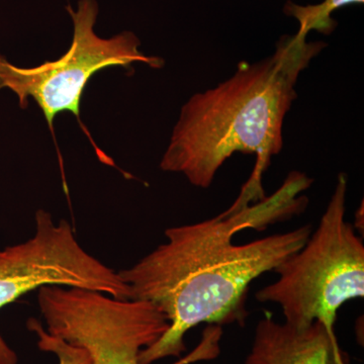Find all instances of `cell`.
I'll return each instance as SVG.
<instances>
[{"mask_svg": "<svg viewBox=\"0 0 364 364\" xmlns=\"http://www.w3.org/2000/svg\"><path fill=\"white\" fill-rule=\"evenodd\" d=\"M272 198L238 210L165 231L166 242L119 277L130 289L131 299L152 303L165 316L169 328L161 338L141 351L140 364L181 358L186 350V333L196 326H223L245 317L244 301L251 282L274 272L304 245L312 227L270 235L236 244L244 230L265 229L304 208L296 198L310 184L303 174L293 173Z\"/></svg>", "mask_w": 364, "mask_h": 364, "instance_id": "obj_1", "label": "cell"}, {"mask_svg": "<svg viewBox=\"0 0 364 364\" xmlns=\"http://www.w3.org/2000/svg\"><path fill=\"white\" fill-rule=\"evenodd\" d=\"M327 44L306 36L284 35L267 58L242 62L217 87L196 93L182 107L162 170L183 174L196 188H208L234 153L256 154L250 181L233 210L262 198L261 176L284 145L282 126L296 95L299 74Z\"/></svg>", "mask_w": 364, "mask_h": 364, "instance_id": "obj_2", "label": "cell"}, {"mask_svg": "<svg viewBox=\"0 0 364 364\" xmlns=\"http://www.w3.org/2000/svg\"><path fill=\"white\" fill-rule=\"evenodd\" d=\"M347 176L341 173L318 226L305 245L274 270L279 279L256 293L282 308L284 322L306 328L320 322L333 339L338 311L364 296L363 237L345 219Z\"/></svg>", "mask_w": 364, "mask_h": 364, "instance_id": "obj_3", "label": "cell"}, {"mask_svg": "<svg viewBox=\"0 0 364 364\" xmlns=\"http://www.w3.org/2000/svg\"><path fill=\"white\" fill-rule=\"evenodd\" d=\"M38 303L47 332L85 349L91 364H140L141 351L169 328L166 316L150 301L117 299L90 289L43 287ZM219 333L203 330L196 348L172 364L214 360L221 353Z\"/></svg>", "mask_w": 364, "mask_h": 364, "instance_id": "obj_4", "label": "cell"}, {"mask_svg": "<svg viewBox=\"0 0 364 364\" xmlns=\"http://www.w3.org/2000/svg\"><path fill=\"white\" fill-rule=\"evenodd\" d=\"M73 21L70 49L56 61L33 68H21L0 56V90L9 88L18 95L23 109L33 97L44 112L53 132L55 117L70 112L78 117L83 91L97 72L107 67H129L142 62L152 68L164 65L158 57L139 51L141 42L135 33L123 32L102 39L95 32L98 16L97 0H80L77 11L67 6Z\"/></svg>", "mask_w": 364, "mask_h": 364, "instance_id": "obj_5", "label": "cell"}, {"mask_svg": "<svg viewBox=\"0 0 364 364\" xmlns=\"http://www.w3.org/2000/svg\"><path fill=\"white\" fill-rule=\"evenodd\" d=\"M78 287L131 299L119 273L79 244L66 220L58 224L44 210L36 214V233L0 250V310L43 287ZM0 364H18L16 352L0 336Z\"/></svg>", "mask_w": 364, "mask_h": 364, "instance_id": "obj_6", "label": "cell"}, {"mask_svg": "<svg viewBox=\"0 0 364 364\" xmlns=\"http://www.w3.org/2000/svg\"><path fill=\"white\" fill-rule=\"evenodd\" d=\"M244 364H349L348 356L320 322L306 328L263 318Z\"/></svg>", "mask_w": 364, "mask_h": 364, "instance_id": "obj_7", "label": "cell"}, {"mask_svg": "<svg viewBox=\"0 0 364 364\" xmlns=\"http://www.w3.org/2000/svg\"><path fill=\"white\" fill-rule=\"evenodd\" d=\"M364 0H323L315 6H299L289 0L284 7V13L287 16H293L299 21V33L308 36L311 31L330 35L334 32L337 21L331 14L341 7L350 4H363Z\"/></svg>", "mask_w": 364, "mask_h": 364, "instance_id": "obj_8", "label": "cell"}, {"mask_svg": "<svg viewBox=\"0 0 364 364\" xmlns=\"http://www.w3.org/2000/svg\"><path fill=\"white\" fill-rule=\"evenodd\" d=\"M30 331L38 336V346L42 351L52 352L58 358L59 364H91L90 355L85 349L67 343L64 340L49 334L39 321L31 318L28 322Z\"/></svg>", "mask_w": 364, "mask_h": 364, "instance_id": "obj_9", "label": "cell"}]
</instances>
